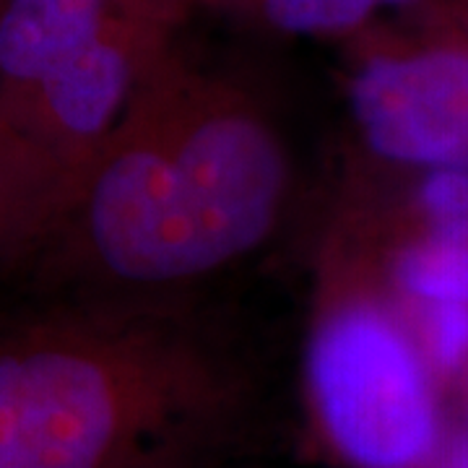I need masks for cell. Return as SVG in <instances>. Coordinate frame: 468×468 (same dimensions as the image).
Returning <instances> with one entry per match:
<instances>
[{
  "mask_svg": "<svg viewBox=\"0 0 468 468\" xmlns=\"http://www.w3.org/2000/svg\"><path fill=\"white\" fill-rule=\"evenodd\" d=\"M289 190L261 101L169 50L100 151L0 245V268L37 297H154L258 250Z\"/></svg>",
  "mask_w": 468,
  "mask_h": 468,
  "instance_id": "1",
  "label": "cell"
},
{
  "mask_svg": "<svg viewBox=\"0 0 468 468\" xmlns=\"http://www.w3.org/2000/svg\"><path fill=\"white\" fill-rule=\"evenodd\" d=\"M252 406L218 334L146 294L0 307V468H206Z\"/></svg>",
  "mask_w": 468,
  "mask_h": 468,
  "instance_id": "2",
  "label": "cell"
},
{
  "mask_svg": "<svg viewBox=\"0 0 468 468\" xmlns=\"http://www.w3.org/2000/svg\"><path fill=\"white\" fill-rule=\"evenodd\" d=\"M325 448L346 468H435L445 445L437 375L417 335L383 302L325 304L304 356Z\"/></svg>",
  "mask_w": 468,
  "mask_h": 468,
  "instance_id": "3",
  "label": "cell"
},
{
  "mask_svg": "<svg viewBox=\"0 0 468 468\" xmlns=\"http://www.w3.org/2000/svg\"><path fill=\"white\" fill-rule=\"evenodd\" d=\"M349 101L378 156L432 172L468 169L466 45L372 52L351 76Z\"/></svg>",
  "mask_w": 468,
  "mask_h": 468,
  "instance_id": "4",
  "label": "cell"
},
{
  "mask_svg": "<svg viewBox=\"0 0 468 468\" xmlns=\"http://www.w3.org/2000/svg\"><path fill=\"white\" fill-rule=\"evenodd\" d=\"M421 232L393 258V282L414 304H468V169H435L419 185Z\"/></svg>",
  "mask_w": 468,
  "mask_h": 468,
  "instance_id": "5",
  "label": "cell"
},
{
  "mask_svg": "<svg viewBox=\"0 0 468 468\" xmlns=\"http://www.w3.org/2000/svg\"><path fill=\"white\" fill-rule=\"evenodd\" d=\"M117 0H3L0 94L21 91L68 63L101 32Z\"/></svg>",
  "mask_w": 468,
  "mask_h": 468,
  "instance_id": "6",
  "label": "cell"
},
{
  "mask_svg": "<svg viewBox=\"0 0 468 468\" xmlns=\"http://www.w3.org/2000/svg\"><path fill=\"white\" fill-rule=\"evenodd\" d=\"M263 27L282 34H344L365 27L378 11L417 0H232Z\"/></svg>",
  "mask_w": 468,
  "mask_h": 468,
  "instance_id": "7",
  "label": "cell"
},
{
  "mask_svg": "<svg viewBox=\"0 0 468 468\" xmlns=\"http://www.w3.org/2000/svg\"><path fill=\"white\" fill-rule=\"evenodd\" d=\"M421 328L419 346L437 378H458L468 372V304L437 302L419 304Z\"/></svg>",
  "mask_w": 468,
  "mask_h": 468,
  "instance_id": "8",
  "label": "cell"
},
{
  "mask_svg": "<svg viewBox=\"0 0 468 468\" xmlns=\"http://www.w3.org/2000/svg\"><path fill=\"white\" fill-rule=\"evenodd\" d=\"M435 468H468V427L461 435L445 440Z\"/></svg>",
  "mask_w": 468,
  "mask_h": 468,
  "instance_id": "9",
  "label": "cell"
},
{
  "mask_svg": "<svg viewBox=\"0 0 468 468\" xmlns=\"http://www.w3.org/2000/svg\"><path fill=\"white\" fill-rule=\"evenodd\" d=\"M206 468H237V466H227V463H217V466H206Z\"/></svg>",
  "mask_w": 468,
  "mask_h": 468,
  "instance_id": "10",
  "label": "cell"
},
{
  "mask_svg": "<svg viewBox=\"0 0 468 468\" xmlns=\"http://www.w3.org/2000/svg\"><path fill=\"white\" fill-rule=\"evenodd\" d=\"M0 5H3V0H0Z\"/></svg>",
  "mask_w": 468,
  "mask_h": 468,
  "instance_id": "11",
  "label": "cell"
}]
</instances>
